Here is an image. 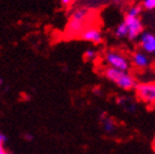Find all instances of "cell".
Returning <instances> with one entry per match:
<instances>
[{"mask_svg":"<svg viewBox=\"0 0 155 154\" xmlns=\"http://www.w3.org/2000/svg\"><path fill=\"white\" fill-rule=\"evenodd\" d=\"M104 74L108 80L112 82L114 85H117L123 90H132V89H134L137 84L135 77L129 72L119 71V69L108 66L104 69Z\"/></svg>","mask_w":155,"mask_h":154,"instance_id":"obj_1","label":"cell"},{"mask_svg":"<svg viewBox=\"0 0 155 154\" xmlns=\"http://www.w3.org/2000/svg\"><path fill=\"white\" fill-rule=\"evenodd\" d=\"M135 97L149 107L155 106V82L137 83L134 87Z\"/></svg>","mask_w":155,"mask_h":154,"instance_id":"obj_2","label":"cell"},{"mask_svg":"<svg viewBox=\"0 0 155 154\" xmlns=\"http://www.w3.org/2000/svg\"><path fill=\"white\" fill-rule=\"evenodd\" d=\"M104 59L109 67L116 68L119 71H124L129 72L131 63L128 59V57L124 56L122 53H119L117 51H109L104 55Z\"/></svg>","mask_w":155,"mask_h":154,"instance_id":"obj_3","label":"cell"},{"mask_svg":"<svg viewBox=\"0 0 155 154\" xmlns=\"http://www.w3.org/2000/svg\"><path fill=\"white\" fill-rule=\"evenodd\" d=\"M88 11L86 9H77L73 12L72 18L68 22V31L73 34H81V32L84 30V24L86 20Z\"/></svg>","mask_w":155,"mask_h":154,"instance_id":"obj_4","label":"cell"},{"mask_svg":"<svg viewBox=\"0 0 155 154\" xmlns=\"http://www.w3.org/2000/svg\"><path fill=\"white\" fill-rule=\"evenodd\" d=\"M124 24L128 30V36L130 40H135L143 33V23L140 17H129L125 15Z\"/></svg>","mask_w":155,"mask_h":154,"instance_id":"obj_5","label":"cell"},{"mask_svg":"<svg viewBox=\"0 0 155 154\" xmlns=\"http://www.w3.org/2000/svg\"><path fill=\"white\" fill-rule=\"evenodd\" d=\"M81 38L84 41L93 42L96 44H98L102 41V34L100 32V30L95 27H89L84 29L81 32Z\"/></svg>","mask_w":155,"mask_h":154,"instance_id":"obj_6","label":"cell"},{"mask_svg":"<svg viewBox=\"0 0 155 154\" xmlns=\"http://www.w3.org/2000/svg\"><path fill=\"white\" fill-rule=\"evenodd\" d=\"M140 45L146 53H155V35L150 32L142 33L140 35Z\"/></svg>","mask_w":155,"mask_h":154,"instance_id":"obj_7","label":"cell"},{"mask_svg":"<svg viewBox=\"0 0 155 154\" xmlns=\"http://www.w3.org/2000/svg\"><path fill=\"white\" fill-rule=\"evenodd\" d=\"M132 64L137 68H146L150 65V59L143 52H135L132 56Z\"/></svg>","mask_w":155,"mask_h":154,"instance_id":"obj_8","label":"cell"},{"mask_svg":"<svg viewBox=\"0 0 155 154\" xmlns=\"http://www.w3.org/2000/svg\"><path fill=\"white\" fill-rule=\"evenodd\" d=\"M101 126L106 134H114L117 130V123L114 119L106 113L101 116Z\"/></svg>","mask_w":155,"mask_h":154,"instance_id":"obj_9","label":"cell"},{"mask_svg":"<svg viewBox=\"0 0 155 154\" xmlns=\"http://www.w3.org/2000/svg\"><path fill=\"white\" fill-rule=\"evenodd\" d=\"M114 33H116L117 38H125V36H128V30H127V27H125L124 22L120 23L119 25L117 27Z\"/></svg>","mask_w":155,"mask_h":154,"instance_id":"obj_10","label":"cell"},{"mask_svg":"<svg viewBox=\"0 0 155 154\" xmlns=\"http://www.w3.org/2000/svg\"><path fill=\"white\" fill-rule=\"evenodd\" d=\"M141 12H142V7L137 5V6L131 7V8L129 9L127 15H129V17H140Z\"/></svg>","mask_w":155,"mask_h":154,"instance_id":"obj_11","label":"cell"},{"mask_svg":"<svg viewBox=\"0 0 155 154\" xmlns=\"http://www.w3.org/2000/svg\"><path fill=\"white\" fill-rule=\"evenodd\" d=\"M84 56H85V59H86L87 61H93V59H96L97 54H96L95 50H91V49H89V50H87L86 52H85Z\"/></svg>","mask_w":155,"mask_h":154,"instance_id":"obj_12","label":"cell"},{"mask_svg":"<svg viewBox=\"0 0 155 154\" xmlns=\"http://www.w3.org/2000/svg\"><path fill=\"white\" fill-rule=\"evenodd\" d=\"M143 8H145L146 10L155 9V0H144Z\"/></svg>","mask_w":155,"mask_h":154,"instance_id":"obj_13","label":"cell"},{"mask_svg":"<svg viewBox=\"0 0 155 154\" xmlns=\"http://www.w3.org/2000/svg\"><path fill=\"white\" fill-rule=\"evenodd\" d=\"M5 141H6V138H5V136L0 133V152L5 149Z\"/></svg>","mask_w":155,"mask_h":154,"instance_id":"obj_14","label":"cell"},{"mask_svg":"<svg viewBox=\"0 0 155 154\" xmlns=\"http://www.w3.org/2000/svg\"><path fill=\"white\" fill-rule=\"evenodd\" d=\"M73 1H74V0H61V2H62L63 6H69Z\"/></svg>","mask_w":155,"mask_h":154,"instance_id":"obj_15","label":"cell"},{"mask_svg":"<svg viewBox=\"0 0 155 154\" xmlns=\"http://www.w3.org/2000/svg\"><path fill=\"white\" fill-rule=\"evenodd\" d=\"M0 154H12V153H10L9 151H7V150H5V149H3L2 151L0 152Z\"/></svg>","mask_w":155,"mask_h":154,"instance_id":"obj_16","label":"cell"},{"mask_svg":"<svg viewBox=\"0 0 155 154\" xmlns=\"http://www.w3.org/2000/svg\"><path fill=\"white\" fill-rule=\"evenodd\" d=\"M152 148H153V151L155 152V138H154V140H153V143H152Z\"/></svg>","mask_w":155,"mask_h":154,"instance_id":"obj_17","label":"cell"},{"mask_svg":"<svg viewBox=\"0 0 155 154\" xmlns=\"http://www.w3.org/2000/svg\"><path fill=\"white\" fill-rule=\"evenodd\" d=\"M1 85H2V79L0 78V87H1Z\"/></svg>","mask_w":155,"mask_h":154,"instance_id":"obj_18","label":"cell"}]
</instances>
